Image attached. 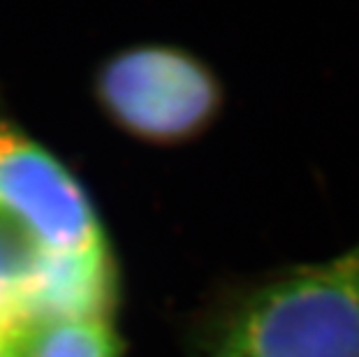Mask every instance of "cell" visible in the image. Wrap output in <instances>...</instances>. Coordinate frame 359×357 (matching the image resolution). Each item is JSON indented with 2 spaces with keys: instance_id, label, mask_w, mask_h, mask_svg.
<instances>
[{
  "instance_id": "1",
  "label": "cell",
  "mask_w": 359,
  "mask_h": 357,
  "mask_svg": "<svg viewBox=\"0 0 359 357\" xmlns=\"http://www.w3.org/2000/svg\"><path fill=\"white\" fill-rule=\"evenodd\" d=\"M209 357H359V244L250 292Z\"/></svg>"
},
{
  "instance_id": "2",
  "label": "cell",
  "mask_w": 359,
  "mask_h": 357,
  "mask_svg": "<svg viewBox=\"0 0 359 357\" xmlns=\"http://www.w3.org/2000/svg\"><path fill=\"white\" fill-rule=\"evenodd\" d=\"M93 93L121 133L156 147L197 140L223 107L216 72L174 44H135L116 51L97 70Z\"/></svg>"
},
{
  "instance_id": "3",
  "label": "cell",
  "mask_w": 359,
  "mask_h": 357,
  "mask_svg": "<svg viewBox=\"0 0 359 357\" xmlns=\"http://www.w3.org/2000/svg\"><path fill=\"white\" fill-rule=\"evenodd\" d=\"M0 218L42 253L107 246L102 223L77 177L10 123H0Z\"/></svg>"
},
{
  "instance_id": "4",
  "label": "cell",
  "mask_w": 359,
  "mask_h": 357,
  "mask_svg": "<svg viewBox=\"0 0 359 357\" xmlns=\"http://www.w3.org/2000/svg\"><path fill=\"white\" fill-rule=\"evenodd\" d=\"M116 304V267L109 246L81 253L33 250L14 292L19 332L37 323L109 318Z\"/></svg>"
},
{
  "instance_id": "5",
  "label": "cell",
  "mask_w": 359,
  "mask_h": 357,
  "mask_svg": "<svg viewBox=\"0 0 359 357\" xmlns=\"http://www.w3.org/2000/svg\"><path fill=\"white\" fill-rule=\"evenodd\" d=\"M12 357H121V339L109 318L37 323L10 344Z\"/></svg>"
},
{
  "instance_id": "6",
  "label": "cell",
  "mask_w": 359,
  "mask_h": 357,
  "mask_svg": "<svg viewBox=\"0 0 359 357\" xmlns=\"http://www.w3.org/2000/svg\"><path fill=\"white\" fill-rule=\"evenodd\" d=\"M33 246L0 218V344H12L19 334L17 316H14V292L24 274Z\"/></svg>"
},
{
  "instance_id": "7",
  "label": "cell",
  "mask_w": 359,
  "mask_h": 357,
  "mask_svg": "<svg viewBox=\"0 0 359 357\" xmlns=\"http://www.w3.org/2000/svg\"><path fill=\"white\" fill-rule=\"evenodd\" d=\"M0 357H12L10 344H0Z\"/></svg>"
}]
</instances>
